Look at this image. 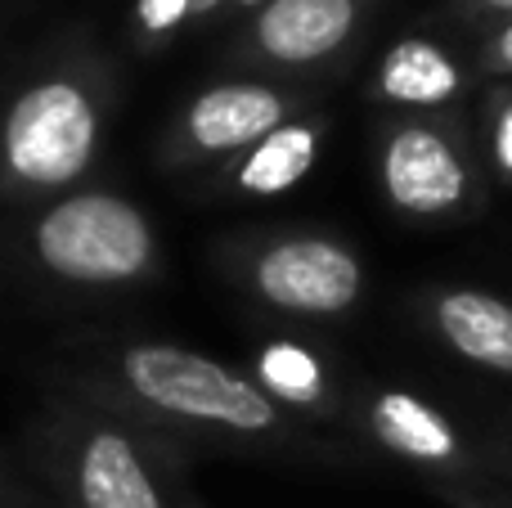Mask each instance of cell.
Listing matches in <instances>:
<instances>
[{"mask_svg":"<svg viewBox=\"0 0 512 508\" xmlns=\"http://www.w3.org/2000/svg\"><path fill=\"white\" fill-rule=\"evenodd\" d=\"M468 81L472 72L450 45L427 32H409L382 50L364 95L387 108V117H459Z\"/></svg>","mask_w":512,"mask_h":508,"instance_id":"cell-11","label":"cell"},{"mask_svg":"<svg viewBox=\"0 0 512 508\" xmlns=\"http://www.w3.org/2000/svg\"><path fill=\"white\" fill-rule=\"evenodd\" d=\"M261 5H270V0H225V14H256Z\"/></svg>","mask_w":512,"mask_h":508,"instance_id":"cell-18","label":"cell"},{"mask_svg":"<svg viewBox=\"0 0 512 508\" xmlns=\"http://www.w3.org/2000/svg\"><path fill=\"white\" fill-rule=\"evenodd\" d=\"M301 113H310V95L292 81L252 77V72L212 81L198 95H189L180 113L171 117L167 135L158 144V167L176 171V176L225 167L243 149H252L261 135H270L274 126L292 122Z\"/></svg>","mask_w":512,"mask_h":508,"instance_id":"cell-8","label":"cell"},{"mask_svg":"<svg viewBox=\"0 0 512 508\" xmlns=\"http://www.w3.org/2000/svg\"><path fill=\"white\" fill-rule=\"evenodd\" d=\"M198 508H203V504H198Z\"/></svg>","mask_w":512,"mask_h":508,"instance_id":"cell-22","label":"cell"},{"mask_svg":"<svg viewBox=\"0 0 512 508\" xmlns=\"http://www.w3.org/2000/svg\"><path fill=\"white\" fill-rule=\"evenodd\" d=\"M378 5L382 0H270L234 36L230 63L292 86H301V77H324L364 41Z\"/></svg>","mask_w":512,"mask_h":508,"instance_id":"cell-9","label":"cell"},{"mask_svg":"<svg viewBox=\"0 0 512 508\" xmlns=\"http://www.w3.org/2000/svg\"><path fill=\"white\" fill-rule=\"evenodd\" d=\"M486 171L512 185V81H490L486 90Z\"/></svg>","mask_w":512,"mask_h":508,"instance_id":"cell-15","label":"cell"},{"mask_svg":"<svg viewBox=\"0 0 512 508\" xmlns=\"http://www.w3.org/2000/svg\"><path fill=\"white\" fill-rule=\"evenodd\" d=\"M423 329L481 374L512 378V302L477 284H436L418 297Z\"/></svg>","mask_w":512,"mask_h":508,"instance_id":"cell-12","label":"cell"},{"mask_svg":"<svg viewBox=\"0 0 512 508\" xmlns=\"http://www.w3.org/2000/svg\"><path fill=\"white\" fill-rule=\"evenodd\" d=\"M5 495H9V482H5V473H0V500H5Z\"/></svg>","mask_w":512,"mask_h":508,"instance_id":"cell-21","label":"cell"},{"mask_svg":"<svg viewBox=\"0 0 512 508\" xmlns=\"http://www.w3.org/2000/svg\"><path fill=\"white\" fill-rule=\"evenodd\" d=\"M454 18L472 32H490V27L508 23L512 18V0H450Z\"/></svg>","mask_w":512,"mask_h":508,"instance_id":"cell-17","label":"cell"},{"mask_svg":"<svg viewBox=\"0 0 512 508\" xmlns=\"http://www.w3.org/2000/svg\"><path fill=\"white\" fill-rule=\"evenodd\" d=\"M450 508H495V504L477 491V495H459V500H450Z\"/></svg>","mask_w":512,"mask_h":508,"instance_id":"cell-20","label":"cell"},{"mask_svg":"<svg viewBox=\"0 0 512 508\" xmlns=\"http://www.w3.org/2000/svg\"><path fill=\"white\" fill-rule=\"evenodd\" d=\"M221 14H225V0H135L131 36L140 50H162V45L180 41L189 27Z\"/></svg>","mask_w":512,"mask_h":508,"instance_id":"cell-14","label":"cell"},{"mask_svg":"<svg viewBox=\"0 0 512 508\" xmlns=\"http://www.w3.org/2000/svg\"><path fill=\"white\" fill-rule=\"evenodd\" d=\"M346 428L369 441L378 455L405 464L409 473L427 477L441 495H477L490 486L481 455L472 450L468 432L454 423L445 405L400 383H355L351 423Z\"/></svg>","mask_w":512,"mask_h":508,"instance_id":"cell-7","label":"cell"},{"mask_svg":"<svg viewBox=\"0 0 512 508\" xmlns=\"http://www.w3.org/2000/svg\"><path fill=\"white\" fill-rule=\"evenodd\" d=\"M41 473L68 508H198L185 482V446L95 401L45 423Z\"/></svg>","mask_w":512,"mask_h":508,"instance_id":"cell-3","label":"cell"},{"mask_svg":"<svg viewBox=\"0 0 512 508\" xmlns=\"http://www.w3.org/2000/svg\"><path fill=\"white\" fill-rule=\"evenodd\" d=\"M477 72L486 81H512V18L499 27H490V32H481Z\"/></svg>","mask_w":512,"mask_h":508,"instance_id":"cell-16","label":"cell"},{"mask_svg":"<svg viewBox=\"0 0 512 508\" xmlns=\"http://www.w3.org/2000/svg\"><path fill=\"white\" fill-rule=\"evenodd\" d=\"M27 257L72 288H140L158 279L162 239L149 212L117 189H68L27 230Z\"/></svg>","mask_w":512,"mask_h":508,"instance_id":"cell-4","label":"cell"},{"mask_svg":"<svg viewBox=\"0 0 512 508\" xmlns=\"http://www.w3.org/2000/svg\"><path fill=\"white\" fill-rule=\"evenodd\" d=\"M373 180L396 221L459 225L486 207V162L459 117H382Z\"/></svg>","mask_w":512,"mask_h":508,"instance_id":"cell-5","label":"cell"},{"mask_svg":"<svg viewBox=\"0 0 512 508\" xmlns=\"http://www.w3.org/2000/svg\"><path fill=\"white\" fill-rule=\"evenodd\" d=\"M86 401L108 405L180 446H212L234 455H283V459H342L328 432L292 419L252 383L248 369H234L207 351L180 342L135 338L117 342L90 365Z\"/></svg>","mask_w":512,"mask_h":508,"instance_id":"cell-1","label":"cell"},{"mask_svg":"<svg viewBox=\"0 0 512 508\" xmlns=\"http://www.w3.org/2000/svg\"><path fill=\"white\" fill-rule=\"evenodd\" d=\"M248 374L279 410H288L310 428L333 432L337 423L342 428L351 423L355 378H346V369L310 338L265 333L248 356Z\"/></svg>","mask_w":512,"mask_h":508,"instance_id":"cell-10","label":"cell"},{"mask_svg":"<svg viewBox=\"0 0 512 508\" xmlns=\"http://www.w3.org/2000/svg\"><path fill=\"white\" fill-rule=\"evenodd\" d=\"M113 81L90 59L54 63L0 104V194L59 198L95 171L113 122Z\"/></svg>","mask_w":512,"mask_h":508,"instance_id":"cell-2","label":"cell"},{"mask_svg":"<svg viewBox=\"0 0 512 508\" xmlns=\"http://www.w3.org/2000/svg\"><path fill=\"white\" fill-rule=\"evenodd\" d=\"M481 495H486L495 508H512V491H499V486H481Z\"/></svg>","mask_w":512,"mask_h":508,"instance_id":"cell-19","label":"cell"},{"mask_svg":"<svg viewBox=\"0 0 512 508\" xmlns=\"http://www.w3.org/2000/svg\"><path fill=\"white\" fill-rule=\"evenodd\" d=\"M225 266L256 306L283 320H346L369 297L360 248L324 230H256L225 243Z\"/></svg>","mask_w":512,"mask_h":508,"instance_id":"cell-6","label":"cell"},{"mask_svg":"<svg viewBox=\"0 0 512 508\" xmlns=\"http://www.w3.org/2000/svg\"><path fill=\"white\" fill-rule=\"evenodd\" d=\"M324 135H328L324 113H301V117H292V122L274 126L252 149H243L239 158L216 167V194H230V198L288 194V189H297L301 180L315 171Z\"/></svg>","mask_w":512,"mask_h":508,"instance_id":"cell-13","label":"cell"}]
</instances>
